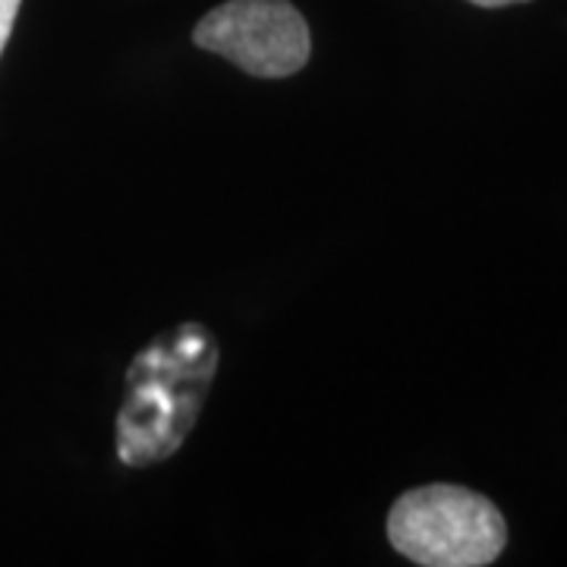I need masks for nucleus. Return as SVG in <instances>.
<instances>
[{
	"label": "nucleus",
	"instance_id": "obj_1",
	"mask_svg": "<svg viewBox=\"0 0 567 567\" xmlns=\"http://www.w3.org/2000/svg\"><path fill=\"white\" fill-rule=\"evenodd\" d=\"M215 372L218 341L205 324H177L142 347L126 369L117 413V457L123 464L167 461L199 420Z\"/></svg>",
	"mask_w": 567,
	"mask_h": 567
},
{
	"label": "nucleus",
	"instance_id": "obj_2",
	"mask_svg": "<svg viewBox=\"0 0 567 567\" xmlns=\"http://www.w3.org/2000/svg\"><path fill=\"white\" fill-rule=\"evenodd\" d=\"M388 539L423 567H486L507 546V524L486 495L451 483L404 492L388 514Z\"/></svg>",
	"mask_w": 567,
	"mask_h": 567
},
{
	"label": "nucleus",
	"instance_id": "obj_3",
	"mask_svg": "<svg viewBox=\"0 0 567 567\" xmlns=\"http://www.w3.org/2000/svg\"><path fill=\"white\" fill-rule=\"evenodd\" d=\"M193 41L259 80L293 76L312 54L309 25L290 0H227L205 13Z\"/></svg>",
	"mask_w": 567,
	"mask_h": 567
},
{
	"label": "nucleus",
	"instance_id": "obj_4",
	"mask_svg": "<svg viewBox=\"0 0 567 567\" xmlns=\"http://www.w3.org/2000/svg\"><path fill=\"white\" fill-rule=\"evenodd\" d=\"M22 0H0V54L7 48V41L13 35V22H17V13H20Z\"/></svg>",
	"mask_w": 567,
	"mask_h": 567
},
{
	"label": "nucleus",
	"instance_id": "obj_5",
	"mask_svg": "<svg viewBox=\"0 0 567 567\" xmlns=\"http://www.w3.org/2000/svg\"><path fill=\"white\" fill-rule=\"evenodd\" d=\"M466 3H476V7H486V10H498V7H511V3H527V0H466Z\"/></svg>",
	"mask_w": 567,
	"mask_h": 567
}]
</instances>
